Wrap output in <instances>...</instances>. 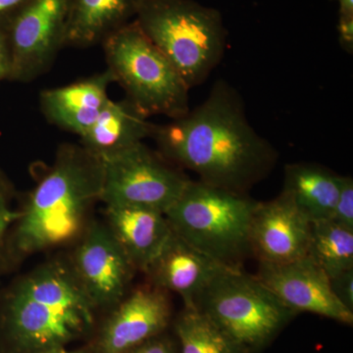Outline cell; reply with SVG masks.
<instances>
[{
    "label": "cell",
    "mask_w": 353,
    "mask_h": 353,
    "mask_svg": "<svg viewBox=\"0 0 353 353\" xmlns=\"http://www.w3.org/2000/svg\"><path fill=\"white\" fill-rule=\"evenodd\" d=\"M102 325L94 353H128L163 334L172 318L168 292L143 285L128 292Z\"/></svg>",
    "instance_id": "8fae6325"
},
{
    "label": "cell",
    "mask_w": 353,
    "mask_h": 353,
    "mask_svg": "<svg viewBox=\"0 0 353 353\" xmlns=\"http://www.w3.org/2000/svg\"><path fill=\"white\" fill-rule=\"evenodd\" d=\"M101 160L83 146L61 148L9 228L0 273L30 255L78 241L90 223L92 206L101 201Z\"/></svg>",
    "instance_id": "7a4b0ae2"
},
{
    "label": "cell",
    "mask_w": 353,
    "mask_h": 353,
    "mask_svg": "<svg viewBox=\"0 0 353 353\" xmlns=\"http://www.w3.org/2000/svg\"><path fill=\"white\" fill-rule=\"evenodd\" d=\"M104 51L114 81L148 117L165 115L176 119L189 112V87L137 22L110 32L104 39Z\"/></svg>",
    "instance_id": "8992f818"
},
{
    "label": "cell",
    "mask_w": 353,
    "mask_h": 353,
    "mask_svg": "<svg viewBox=\"0 0 353 353\" xmlns=\"http://www.w3.org/2000/svg\"><path fill=\"white\" fill-rule=\"evenodd\" d=\"M310 257L329 278L353 269V231L333 220L311 222Z\"/></svg>",
    "instance_id": "44dd1931"
},
{
    "label": "cell",
    "mask_w": 353,
    "mask_h": 353,
    "mask_svg": "<svg viewBox=\"0 0 353 353\" xmlns=\"http://www.w3.org/2000/svg\"><path fill=\"white\" fill-rule=\"evenodd\" d=\"M26 1L27 0H0V13L20 6V4H24Z\"/></svg>",
    "instance_id": "83f0119b"
},
{
    "label": "cell",
    "mask_w": 353,
    "mask_h": 353,
    "mask_svg": "<svg viewBox=\"0 0 353 353\" xmlns=\"http://www.w3.org/2000/svg\"><path fill=\"white\" fill-rule=\"evenodd\" d=\"M128 353H178V350L175 343L163 333Z\"/></svg>",
    "instance_id": "d4e9b609"
},
{
    "label": "cell",
    "mask_w": 353,
    "mask_h": 353,
    "mask_svg": "<svg viewBox=\"0 0 353 353\" xmlns=\"http://www.w3.org/2000/svg\"><path fill=\"white\" fill-rule=\"evenodd\" d=\"M134 15L190 90L205 82L224 57L227 32L214 8L194 0H138Z\"/></svg>",
    "instance_id": "277c9868"
},
{
    "label": "cell",
    "mask_w": 353,
    "mask_h": 353,
    "mask_svg": "<svg viewBox=\"0 0 353 353\" xmlns=\"http://www.w3.org/2000/svg\"><path fill=\"white\" fill-rule=\"evenodd\" d=\"M101 162V201L106 206H138L165 214L190 181L143 141Z\"/></svg>",
    "instance_id": "ba28073f"
},
{
    "label": "cell",
    "mask_w": 353,
    "mask_h": 353,
    "mask_svg": "<svg viewBox=\"0 0 353 353\" xmlns=\"http://www.w3.org/2000/svg\"><path fill=\"white\" fill-rule=\"evenodd\" d=\"M180 353H248L208 316L183 306L175 321Z\"/></svg>",
    "instance_id": "ffe728a7"
},
{
    "label": "cell",
    "mask_w": 353,
    "mask_h": 353,
    "mask_svg": "<svg viewBox=\"0 0 353 353\" xmlns=\"http://www.w3.org/2000/svg\"><path fill=\"white\" fill-rule=\"evenodd\" d=\"M129 99H109L92 127L81 137L83 148L103 161L152 137L155 125Z\"/></svg>",
    "instance_id": "e0dca14e"
},
{
    "label": "cell",
    "mask_w": 353,
    "mask_h": 353,
    "mask_svg": "<svg viewBox=\"0 0 353 353\" xmlns=\"http://www.w3.org/2000/svg\"><path fill=\"white\" fill-rule=\"evenodd\" d=\"M192 306L248 353L268 347L297 314L256 276L248 275L243 269H223Z\"/></svg>",
    "instance_id": "52a82bcc"
},
{
    "label": "cell",
    "mask_w": 353,
    "mask_h": 353,
    "mask_svg": "<svg viewBox=\"0 0 353 353\" xmlns=\"http://www.w3.org/2000/svg\"><path fill=\"white\" fill-rule=\"evenodd\" d=\"M46 353H88V352H85V350H68L66 347H62Z\"/></svg>",
    "instance_id": "f546056e"
},
{
    "label": "cell",
    "mask_w": 353,
    "mask_h": 353,
    "mask_svg": "<svg viewBox=\"0 0 353 353\" xmlns=\"http://www.w3.org/2000/svg\"><path fill=\"white\" fill-rule=\"evenodd\" d=\"M340 180V175L321 165L306 162L288 164L282 192L310 222L331 219Z\"/></svg>",
    "instance_id": "ac0fdd59"
},
{
    "label": "cell",
    "mask_w": 353,
    "mask_h": 353,
    "mask_svg": "<svg viewBox=\"0 0 353 353\" xmlns=\"http://www.w3.org/2000/svg\"><path fill=\"white\" fill-rule=\"evenodd\" d=\"M11 189L3 174L0 171V254L9 228L18 217V211L12 208Z\"/></svg>",
    "instance_id": "603a6c76"
},
{
    "label": "cell",
    "mask_w": 353,
    "mask_h": 353,
    "mask_svg": "<svg viewBox=\"0 0 353 353\" xmlns=\"http://www.w3.org/2000/svg\"><path fill=\"white\" fill-rule=\"evenodd\" d=\"M330 285L336 301L353 312V269L330 278Z\"/></svg>",
    "instance_id": "cb8c5ba5"
},
{
    "label": "cell",
    "mask_w": 353,
    "mask_h": 353,
    "mask_svg": "<svg viewBox=\"0 0 353 353\" xmlns=\"http://www.w3.org/2000/svg\"><path fill=\"white\" fill-rule=\"evenodd\" d=\"M70 266L90 303L112 309L127 296L134 268L105 223L92 221L79 239Z\"/></svg>",
    "instance_id": "9c48e42d"
},
{
    "label": "cell",
    "mask_w": 353,
    "mask_h": 353,
    "mask_svg": "<svg viewBox=\"0 0 353 353\" xmlns=\"http://www.w3.org/2000/svg\"><path fill=\"white\" fill-rule=\"evenodd\" d=\"M340 15H353V0H338Z\"/></svg>",
    "instance_id": "f1b7e54d"
},
{
    "label": "cell",
    "mask_w": 353,
    "mask_h": 353,
    "mask_svg": "<svg viewBox=\"0 0 353 353\" xmlns=\"http://www.w3.org/2000/svg\"><path fill=\"white\" fill-rule=\"evenodd\" d=\"M152 137L160 154L201 182L243 194L271 173L279 158L250 124L240 94L224 80L194 110L155 126Z\"/></svg>",
    "instance_id": "6da1fadb"
},
{
    "label": "cell",
    "mask_w": 353,
    "mask_h": 353,
    "mask_svg": "<svg viewBox=\"0 0 353 353\" xmlns=\"http://www.w3.org/2000/svg\"><path fill=\"white\" fill-rule=\"evenodd\" d=\"M311 222L284 192L259 202L250 229V252L259 263L284 264L307 256Z\"/></svg>",
    "instance_id": "4fadbf2b"
},
{
    "label": "cell",
    "mask_w": 353,
    "mask_h": 353,
    "mask_svg": "<svg viewBox=\"0 0 353 353\" xmlns=\"http://www.w3.org/2000/svg\"><path fill=\"white\" fill-rule=\"evenodd\" d=\"M138 0H69L64 44L88 46L105 39L134 15Z\"/></svg>",
    "instance_id": "d6986e66"
},
{
    "label": "cell",
    "mask_w": 353,
    "mask_h": 353,
    "mask_svg": "<svg viewBox=\"0 0 353 353\" xmlns=\"http://www.w3.org/2000/svg\"><path fill=\"white\" fill-rule=\"evenodd\" d=\"M259 201L243 192L190 181L165 213L174 233L227 268L252 254L250 229Z\"/></svg>",
    "instance_id": "5b68a950"
},
{
    "label": "cell",
    "mask_w": 353,
    "mask_h": 353,
    "mask_svg": "<svg viewBox=\"0 0 353 353\" xmlns=\"http://www.w3.org/2000/svg\"><path fill=\"white\" fill-rule=\"evenodd\" d=\"M255 276L294 312H310L352 326V311L336 301L328 275L310 257L284 264L260 263Z\"/></svg>",
    "instance_id": "7c38bea8"
},
{
    "label": "cell",
    "mask_w": 353,
    "mask_h": 353,
    "mask_svg": "<svg viewBox=\"0 0 353 353\" xmlns=\"http://www.w3.org/2000/svg\"><path fill=\"white\" fill-rule=\"evenodd\" d=\"M331 220L353 231V180L350 176H341L340 190Z\"/></svg>",
    "instance_id": "7402d4cb"
},
{
    "label": "cell",
    "mask_w": 353,
    "mask_h": 353,
    "mask_svg": "<svg viewBox=\"0 0 353 353\" xmlns=\"http://www.w3.org/2000/svg\"><path fill=\"white\" fill-rule=\"evenodd\" d=\"M339 39L341 48L347 53L353 52V15H340Z\"/></svg>",
    "instance_id": "484cf974"
},
{
    "label": "cell",
    "mask_w": 353,
    "mask_h": 353,
    "mask_svg": "<svg viewBox=\"0 0 353 353\" xmlns=\"http://www.w3.org/2000/svg\"><path fill=\"white\" fill-rule=\"evenodd\" d=\"M224 268L227 267L172 232L145 273L150 285L178 294L182 297L183 306H192L202 290Z\"/></svg>",
    "instance_id": "5bb4252c"
},
{
    "label": "cell",
    "mask_w": 353,
    "mask_h": 353,
    "mask_svg": "<svg viewBox=\"0 0 353 353\" xmlns=\"http://www.w3.org/2000/svg\"><path fill=\"white\" fill-rule=\"evenodd\" d=\"M69 0H27L11 25L7 39L9 79L28 81L50 65L64 46Z\"/></svg>",
    "instance_id": "30bf717a"
},
{
    "label": "cell",
    "mask_w": 353,
    "mask_h": 353,
    "mask_svg": "<svg viewBox=\"0 0 353 353\" xmlns=\"http://www.w3.org/2000/svg\"><path fill=\"white\" fill-rule=\"evenodd\" d=\"M10 54L6 37L0 32V81L10 76Z\"/></svg>",
    "instance_id": "4316f807"
},
{
    "label": "cell",
    "mask_w": 353,
    "mask_h": 353,
    "mask_svg": "<svg viewBox=\"0 0 353 353\" xmlns=\"http://www.w3.org/2000/svg\"><path fill=\"white\" fill-rule=\"evenodd\" d=\"M113 81L106 70L87 80L46 90L41 108L51 122L82 137L108 104V88Z\"/></svg>",
    "instance_id": "2e32d148"
},
{
    "label": "cell",
    "mask_w": 353,
    "mask_h": 353,
    "mask_svg": "<svg viewBox=\"0 0 353 353\" xmlns=\"http://www.w3.org/2000/svg\"><path fill=\"white\" fill-rule=\"evenodd\" d=\"M105 224L137 271L146 270L173 232L163 213L138 206H106Z\"/></svg>",
    "instance_id": "9a60e30c"
},
{
    "label": "cell",
    "mask_w": 353,
    "mask_h": 353,
    "mask_svg": "<svg viewBox=\"0 0 353 353\" xmlns=\"http://www.w3.org/2000/svg\"><path fill=\"white\" fill-rule=\"evenodd\" d=\"M95 308L68 260H52L0 292V352L46 353L92 328Z\"/></svg>",
    "instance_id": "3957f363"
}]
</instances>
